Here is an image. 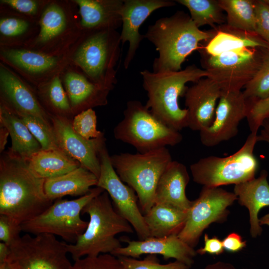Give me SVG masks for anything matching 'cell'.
Returning <instances> with one entry per match:
<instances>
[{
  "label": "cell",
  "mask_w": 269,
  "mask_h": 269,
  "mask_svg": "<svg viewBox=\"0 0 269 269\" xmlns=\"http://www.w3.org/2000/svg\"><path fill=\"white\" fill-rule=\"evenodd\" d=\"M0 160V215L21 224L39 215L54 201L44 190L45 179L36 176L27 160L9 150Z\"/></svg>",
  "instance_id": "obj_1"
},
{
  "label": "cell",
  "mask_w": 269,
  "mask_h": 269,
  "mask_svg": "<svg viewBox=\"0 0 269 269\" xmlns=\"http://www.w3.org/2000/svg\"><path fill=\"white\" fill-rule=\"evenodd\" d=\"M215 33V29L200 30L183 11L157 19L144 34L159 53L153 61V72L181 70L186 58L200 49L201 42L208 41Z\"/></svg>",
  "instance_id": "obj_2"
},
{
  "label": "cell",
  "mask_w": 269,
  "mask_h": 269,
  "mask_svg": "<svg viewBox=\"0 0 269 269\" xmlns=\"http://www.w3.org/2000/svg\"><path fill=\"white\" fill-rule=\"evenodd\" d=\"M140 75L148 97L145 105L152 115L177 131L188 127V110L180 107L179 99L185 94L186 84L207 77L206 71L191 65L178 71L154 73L144 70Z\"/></svg>",
  "instance_id": "obj_3"
},
{
  "label": "cell",
  "mask_w": 269,
  "mask_h": 269,
  "mask_svg": "<svg viewBox=\"0 0 269 269\" xmlns=\"http://www.w3.org/2000/svg\"><path fill=\"white\" fill-rule=\"evenodd\" d=\"M87 214L89 221L86 229L74 244H66L69 254L75 261L86 256L112 254L122 247L116 236L133 233L131 225L115 209L108 193L104 191L90 201L82 214Z\"/></svg>",
  "instance_id": "obj_4"
},
{
  "label": "cell",
  "mask_w": 269,
  "mask_h": 269,
  "mask_svg": "<svg viewBox=\"0 0 269 269\" xmlns=\"http://www.w3.org/2000/svg\"><path fill=\"white\" fill-rule=\"evenodd\" d=\"M121 180L134 189L140 209L145 214L154 204L155 190L162 174L172 161L166 147L144 153H121L110 156Z\"/></svg>",
  "instance_id": "obj_5"
},
{
  "label": "cell",
  "mask_w": 269,
  "mask_h": 269,
  "mask_svg": "<svg viewBox=\"0 0 269 269\" xmlns=\"http://www.w3.org/2000/svg\"><path fill=\"white\" fill-rule=\"evenodd\" d=\"M123 114V119L114 129V135L116 139L132 145L138 152L173 146L183 139L179 131L157 119L139 101H128Z\"/></svg>",
  "instance_id": "obj_6"
},
{
  "label": "cell",
  "mask_w": 269,
  "mask_h": 269,
  "mask_svg": "<svg viewBox=\"0 0 269 269\" xmlns=\"http://www.w3.org/2000/svg\"><path fill=\"white\" fill-rule=\"evenodd\" d=\"M258 134L250 133L236 152L226 157L209 156L190 166L193 180L203 186L237 185L255 177L259 164L254 154Z\"/></svg>",
  "instance_id": "obj_7"
},
{
  "label": "cell",
  "mask_w": 269,
  "mask_h": 269,
  "mask_svg": "<svg viewBox=\"0 0 269 269\" xmlns=\"http://www.w3.org/2000/svg\"><path fill=\"white\" fill-rule=\"evenodd\" d=\"M104 191L96 186L76 199H57L42 213L21 224L22 231L34 235L44 233L56 235L70 244H74L88 224L80 216L83 208Z\"/></svg>",
  "instance_id": "obj_8"
},
{
  "label": "cell",
  "mask_w": 269,
  "mask_h": 269,
  "mask_svg": "<svg viewBox=\"0 0 269 269\" xmlns=\"http://www.w3.org/2000/svg\"><path fill=\"white\" fill-rule=\"evenodd\" d=\"M244 48L210 55L201 50V63L222 91H240L252 79L260 66L262 49Z\"/></svg>",
  "instance_id": "obj_9"
},
{
  "label": "cell",
  "mask_w": 269,
  "mask_h": 269,
  "mask_svg": "<svg viewBox=\"0 0 269 269\" xmlns=\"http://www.w3.org/2000/svg\"><path fill=\"white\" fill-rule=\"evenodd\" d=\"M121 42L115 30H96L81 44L75 61L93 83L111 89L116 82L114 67L119 59Z\"/></svg>",
  "instance_id": "obj_10"
},
{
  "label": "cell",
  "mask_w": 269,
  "mask_h": 269,
  "mask_svg": "<svg viewBox=\"0 0 269 269\" xmlns=\"http://www.w3.org/2000/svg\"><path fill=\"white\" fill-rule=\"evenodd\" d=\"M66 244L52 234L27 233L9 246L8 260L15 269H71Z\"/></svg>",
  "instance_id": "obj_11"
},
{
  "label": "cell",
  "mask_w": 269,
  "mask_h": 269,
  "mask_svg": "<svg viewBox=\"0 0 269 269\" xmlns=\"http://www.w3.org/2000/svg\"><path fill=\"white\" fill-rule=\"evenodd\" d=\"M236 200L233 192L220 187L203 186L188 211L185 224L178 237L194 248L204 231L211 224L223 223L226 220L229 213L228 207Z\"/></svg>",
  "instance_id": "obj_12"
},
{
  "label": "cell",
  "mask_w": 269,
  "mask_h": 269,
  "mask_svg": "<svg viewBox=\"0 0 269 269\" xmlns=\"http://www.w3.org/2000/svg\"><path fill=\"white\" fill-rule=\"evenodd\" d=\"M99 158L101 171L96 186L108 193L116 211L131 225L140 240L150 237L137 195L118 175L106 145L100 150Z\"/></svg>",
  "instance_id": "obj_13"
},
{
  "label": "cell",
  "mask_w": 269,
  "mask_h": 269,
  "mask_svg": "<svg viewBox=\"0 0 269 269\" xmlns=\"http://www.w3.org/2000/svg\"><path fill=\"white\" fill-rule=\"evenodd\" d=\"M249 105L243 91H222L212 125L200 132L201 143L213 147L235 136L241 121L248 116Z\"/></svg>",
  "instance_id": "obj_14"
},
{
  "label": "cell",
  "mask_w": 269,
  "mask_h": 269,
  "mask_svg": "<svg viewBox=\"0 0 269 269\" xmlns=\"http://www.w3.org/2000/svg\"><path fill=\"white\" fill-rule=\"evenodd\" d=\"M51 121L61 150L98 178L101 171L99 153L106 145L104 136L87 139L74 132L67 117L51 115Z\"/></svg>",
  "instance_id": "obj_15"
},
{
  "label": "cell",
  "mask_w": 269,
  "mask_h": 269,
  "mask_svg": "<svg viewBox=\"0 0 269 269\" xmlns=\"http://www.w3.org/2000/svg\"><path fill=\"white\" fill-rule=\"evenodd\" d=\"M175 1L169 0H123L121 10L122 30L120 38L122 44L129 42V48L124 66L128 69L134 58L144 35L139 32L140 26L155 10L161 7L175 5Z\"/></svg>",
  "instance_id": "obj_16"
},
{
  "label": "cell",
  "mask_w": 269,
  "mask_h": 269,
  "mask_svg": "<svg viewBox=\"0 0 269 269\" xmlns=\"http://www.w3.org/2000/svg\"><path fill=\"white\" fill-rule=\"evenodd\" d=\"M222 90L208 77H204L187 88L184 96L188 113V127L194 131H201L213 123Z\"/></svg>",
  "instance_id": "obj_17"
},
{
  "label": "cell",
  "mask_w": 269,
  "mask_h": 269,
  "mask_svg": "<svg viewBox=\"0 0 269 269\" xmlns=\"http://www.w3.org/2000/svg\"><path fill=\"white\" fill-rule=\"evenodd\" d=\"M126 247H121L111 254L116 256L139 258L143 255H159L165 260L174 259L191 267L197 254L194 248L180 239L178 235L155 238L149 237L138 241H127Z\"/></svg>",
  "instance_id": "obj_18"
},
{
  "label": "cell",
  "mask_w": 269,
  "mask_h": 269,
  "mask_svg": "<svg viewBox=\"0 0 269 269\" xmlns=\"http://www.w3.org/2000/svg\"><path fill=\"white\" fill-rule=\"evenodd\" d=\"M268 172L262 170L258 177L235 185L233 192L238 203L247 208L249 213L250 233L253 238L261 236L263 228L258 217L260 210L269 206Z\"/></svg>",
  "instance_id": "obj_19"
},
{
  "label": "cell",
  "mask_w": 269,
  "mask_h": 269,
  "mask_svg": "<svg viewBox=\"0 0 269 269\" xmlns=\"http://www.w3.org/2000/svg\"><path fill=\"white\" fill-rule=\"evenodd\" d=\"M190 177L186 166L171 161L162 174L155 193L154 204H165L188 211L193 201L186 195V188Z\"/></svg>",
  "instance_id": "obj_20"
},
{
  "label": "cell",
  "mask_w": 269,
  "mask_h": 269,
  "mask_svg": "<svg viewBox=\"0 0 269 269\" xmlns=\"http://www.w3.org/2000/svg\"><path fill=\"white\" fill-rule=\"evenodd\" d=\"M0 83L2 94L11 106L12 112L17 115L33 116L52 125L51 115L45 111L32 92L15 75L2 67Z\"/></svg>",
  "instance_id": "obj_21"
},
{
  "label": "cell",
  "mask_w": 269,
  "mask_h": 269,
  "mask_svg": "<svg viewBox=\"0 0 269 269\" xmlns=\"http://www.w3.org/2000/svg\"><path fill=\"white\" fill-rule=\"evenodd\" d=\"M79 6L81 23L90 29H114L122 25L121 10L123 0H75Z\"/></svg>",
  "instance_id": "obj_22"
},
{
  "label": "cell",
  "mask_w": 269,
  "mask_h": 269,
  "mask_svg": "<svg viewBox=\"0 0 269 269\" xmlns=\"http://www.w3.org/2000/svg\"><path fill=\"white\" fill-rule=\"evenodd\" d=\"M97 182L98 177L81 165L64 174L45 179L44 190L47 197L54 201L67 195H85Z\"/></svg>",
  "instance_id": "obj_23"
},
{
  "label": "cell",
  "mask_w": 269,
  "mask_h": 269,
  "mask_svg": "<svg viewBox=\"0 0 269 269\" xmlns=\"http://www.w3.org/2000/svg\"><path fill=\"white\" fill-rule=\"evenodd\" d=\"M215 30L214 36L206 41L205 46L200 44L199 49L210 55L244 48H269V45L256 33L233 28L226 23L217 26Z\"/></svg>",
  "instance_id": "obj_24"
},
{
  "label": "cell",
  "mask_w": 269,
  "mask_h": 269,
  "mask_svg": "<svg viewBox=\"0 0 269 269\" xmlns=\"http://www.w3.org/2000/svg\"><path fill=\"white\" fill-rule=\"evenodd\" d=\"M187 213L167 204H154L143 214L150 237L178 235L185 224Z\"/></svg>",
  "instance_id": "obj_25"
},
{
  "label": "cell",
  "mask_w": 269,
  "mask_h": 269,
  "mask_svg": "<svg viewBox=\"0 0 269 269\" xmlns=\"http://www.w3.org/2000/svg\"><path fill=\"white\" fill-rule=\"evenodd\" d=\"M64 81L72 107H81L86 110L107 104V97L111 89L96 84L74 72L67 73Z\"/></svg>",
  "instance_id": "obj_26"
},
{
  "label": "cell",
  "mask_w": 269,
  "mask_h": 269,
  "mask_svg": "<svg viewBox=\"0 0 269 269\" xmlns=\"http://www.w3.org/2000/svg\"><path fill=\"white\" fill-rule=\"evenodd\" d=\"M0 124L8 130L11 139L9 150L15 155L28 160L42 147L28 128L15 113L6 106H1Z\"/></svg>",
  "instance_id": "obj_27"
},
{
  "label": "cell",
  "mask_w": 269,
  "mask_h": 269,
  "mask_svg": "<svg viewBox=\"0 0 269 269\" xmlns=\"http://www.w3.org/2000/svg\"><path fill=\"white\" fill-rule=\"evenodd\" d=\"M27 161L31 171L45 179L60 176L81 166L79 162L58 150L41 149Z\"/></svg>",
  "instance_id": "obj_28"
},
{
  "label": "cell",
  "mask_w": 269,
  "mask_h": 269,
  "mask_svg": "<svg viewBox=\"0 0 269 269\" xmlns=\"http://www.w3.org/2000/svg\"><path fill=\"white\" fill-rule=\"evenodd\" d=\"M226 13V24L242 31L256 33V2L254 0H218Z\"/></svg>",
  "instance_id": "obj_29"
},
{
  "label": "cell",
  "mask_w": 269,
  "mask_h": 269,
  "mask_svg": "<svg viewBox=\"0 0 269 269\" xmlns=\"http://www.w3.org/2000/svg\"><path fill=\"white\" fill-rule=\"evenodd\" d=\"M189 10L190 17L199 28L209 25L213 29L226 23V15L218 0H177Z\"/></svg>",
  "instance_id": "obj_30"
},
{
  "label": "cell",
  "mask_w": 269,
  "mask_h": 269,
  "mask_svg": "<svg viewBox=\"0 0 269 269\" xmlns=\"http://www.w3.org/2000/svg\"><path fill=\"white\" fill-rule=\"evenodd\" d=\"M2 55L14 65L31 72L45 71L57 63L55 57L25 50H6Z\"/></svg>",
  "instance_id": "obj_31"
},
{
  "label": "cell",
  "mask_w": 269,
  "mask_h": 269,
  "mask_svg": "<svg viewBox=\"0 0 269 269\" xmlns=\"http://www.w3.org/2000/svg\"><path fill=\"white\" fill-rule=\"evenodd\" d=\"M244 88L243 94L250 102L269 97V48H263L259 69Z\"/></svg>",
  "instance_id": "obj_32"
},
{
  "label": "cell",
  "mask_w": 269,
  "mask_h": 269,
  "mask_svg": "<svg viewBox=\"0 0 269 269\" xmlns=\"http://www.w3.org/2000/svg\"><path fill=\"white\" fill-rule=\"evenodd\" d=\"M17 116L40 143L42 149L62 151L58 144L52 125L33 116Z\"/></svg>",
  "instance_id": "obj_33"
},
{
  "label": "cell",
  "mask_w": 269,
  "mask_h": 269,
  "mask_svg": "<svg viewBox=\"0 0 269 269\" xmlns=\"http://www.w3.org/2000/svg\"><path fill=\"white\" fill-rule=\"evenodd\" d=\"M65 24V16L62 9L55 4L50 5L40 19L39 39L42 41L51 39L62 31Z\"/></svg>",
  "instance_id": "obj_34"
},
{
  "label": "cell",
  "mask_w": 269,
  "mask_h": 269,
  "mask_svg": "<svg viewBox=\"0 0 269 269\" xmlns=\"http://www.w3.org/2000/svg\"><path fill=\"white\" fill-rule=\"evenodd\" d=\"M97 116L92 108L82 111L76 115L71 122L72 127L82 137L90 139L104 136L97 129Z\"/></svg>",
  "instance_id": "obj_35"
},
{
  "label": "cell",
  "mask_w": 269,
  "mask_h": 269,
  "mask_svg": "<svg viewBox=\"0 0 269 269\" xmlns=\"http://www.w3.org/2000/svg\"><path fill=\"white\" fill-rule=\"evenodd\" d=\"M124 269H189L190 267L177 261L161 264L155 255H147L142 260L125 257H117Z\"/></svg>",
  "instance_id": "obj_36"
},
{
  "label": "cell",
  "mask_w": 269,
  "mask_h": 269,
  "mask_svg": "<svg viewBox=\"0 0 269 269\" xmlns=\"http://www.w3.org/2000/svg\"><path fill=\"white\" fill-rule=\"evenodd\" d=\"M71 269H124L119 259L111 254L86 256L76 261Z\"/></svg>",
  "instance_id": "obj_37"
},
{
  "label": "cell",
  "mask_w": 269,
  "mask_h": 269,
  "mask_svg": "<svg viewBox=\"0 0 269 269\" xmlns=\"http://www.w3.org/2000/svg\"><path fill=\"white\" fill-rule=\"evenodd\" d=\"M47 96L52 107L58 112V115L65 117L71 111L68 99L63 88L58 76L54 78L50 83Z\"/></svg>",
  "instance_id": "obj_38"
},
{
  "label": "cell",
  "mask_w": 269,
  "mask_h": 269,
  "mask_svg": "<svg viewBox=\"0 0 269 269\" xmlns=\"http://www.w3.org/2000/svg\"><path fill=\"white\" fill-rule=\"evenodd\" d=\"M247 119L251 133L258 134L263 122L269 116V97L254 102H249Z\"/></svg>",
  "instance_id": "obj_39"
},
{
  "label": "cell",
  "mask_w": 269,
  "mask_h": 269,
  "mask_svg": "<svg viewBox=\"0 0 269 269\" xmlns=\"http://www.w3.org/2000/svg\"><path fill=\"white\" fill-rule=\"evenodd\" d=\"M255 32L269 45V4L264 0L256 2Z\"/></svg>",
  "instance_id": "obj_40"
},
{
  "label": "cell",
  "mask_w": 269,
  "mask_h": 269,
  "mask_svg": "<svg viewBox=\"0 0 269 269\" xmlns=\"http://www.w3.org/2000/svg\"><path fill=\"white\" fill-rule=\"evenodd\" d=\"M21 224L10 217L0 215V240L10 246L20 238Z\"/></svg>",
  "instance_id": "obj_41"
},
{
  "label": "cell",
  "mask_w": 269,
  "mask_h": 269,
  "mask_svg": "<svg viewBox=\"0 0 269 269\" xmlns=\"http://www.w3.org/2000/svg\"><path fill=\"white\" fill-rule=\"evenodd\" d=\"M28 27L26 21L15 18H5L0 21V31L8 36L19 35L24 32Z\"/></svg>",
  "instance_id": "obj_42"
},
{
  "label": "cell",
  "mask_w": 269,
  "mask_h": 269,
  "mask_svg": "<svg viewBox=\"0 0 269 269\" xmlns=\"http://www.w3.org/2000/svg\"><path fill=\"white\" fill-rule=\"evenodd\" d=\"M203 247L196 250L197 254L204 255L206 254L211 255H220L225 251L222 241L216 236L210 238L207 234L204 236Z\"/></svg>",
  "instance_id": "obj_43"
},
{
  "label": "cell",
  "mask_w": 269,
  "mask_h": 269,
  "mask_svg": "<svg viewBox=\"0 0 269 269\" xmlns=\"http://www.w3.org/2000/svg\"><path fill=\"white\" fill-rule=\"evenodd\" d=\"M224 250L230 253H237L242 250L247 246L241 236L235 232L229 234L222 240Z\"/></svg>",
  "instance_id": "obj_44"
},
{
  "label": "cell",
  "mask_w": 269,
  "mask_h": 269,
  "mask_svg": "<svg viewBox=\"0 0 269 269\" xmlns=\"http://www.w3.org/2000/svg\"><path fill=\"white\" fill-rule=\"evenodd\" d=\"M1 1L20 12L25 13H34L37 8V3L31 0H2Z\"/></svg>",
  "instance_id": "obj_45"
},
{
  "label": "cell",
  "mask_w": 269,
  "mask_h": 269,
  "mask_svg": "<svg viewBox=\"0 0 269 269\" xmlns=\"http://www.w3.org/2000/svg\"><path fill=\"white\" fill-rule=\"evenodd\" d=\"M261 130L258 134V141H264L269 144V116L264 120L261 127Z\"/></svg>",
  "instance_id": "obj_46"
},
{
  "label": "cell",
  "mask_w": 269,
  "mask_h": 269,
  "mask_svg": "<svg viewBox=\"0 0 269 269\" xmlns=\"http://www.w3.org/2000/svg\"><path fill=\"white\" fill-rule=\"evenodd\" d=\"M203 269H236V268L231 263L218 261L207 265Z\"/></svg>",
  "instance_id": "obj_47"
},
{
  "label": "cell",
  "mask_w": 269,
  "mask_h": 269,
  "mask_svg": "<svg viewBox=\"0 0 269 269\" xmlns=\"http://www.w3.org/2000/svg\"><path fill=\"white\" fill-rule=\"evenodd\" d=\"M9 134L7 129L0 124V151L3 152L7 142L8 135Z\"/></svg>",
  "instance_id": "obj_48"
},
{
  "label": "cell",
  "mask_w": 269,
  "mask_h": 269,
  "mask_svg": "<svg viewBox=\"0 0 269 269\" xmlns=\"http://www.w3.org/2000/svg\"><path fill=\"white\" fill-rule=\"evenodd\" d=\"M10 253L9 247L5 243H0V263L8 260Z\"/></svg>",
  "instance_id": "obj_49"
},
{
  "label": "cell",
  "mask_w": 269,
  "mask_h": 269,
  "mask_svg": "<svg viewBox=\"0 0 269 269\" xmlns=\"http://www.w3.org/2000/svg\"><path fill=\"white\" fill-rule=\"evenodd\" d=\"M0 269H15L13 265L7 260L0 263Z\"/></svg>",
  "instance_id": "obj_50"
},
{
  "label": "cell",
  "mask_w": 269,
  "mask_h": 269,
  "mask_svg": "<svg viewBox=\"0 0 269 269\" xmlns=\"http://www.w3.org/2000/svg\"><path fill=\"white\" fill-rule=\"evenodd\" d=\"M259 222L260 225L262 226L263 225H267L269 226V213H267L259 218Z\"/></svg>",
  "instance_id": "obj_51"
},
{
  "label": "cell",
  "mask_w": 269,
  "mask_h": 269,
  "mask_svg": "<svg viewBox=\"0 0 269 269\" xmlns=\"http://www.w3.org/2000/svg\"><path fill=\"white\" fill-rule=\"evenodd\" d=\"M266 2L269 4V0H264Z\"/></svg>",
  "instance_id": "obj_52"
}]
</instances>
